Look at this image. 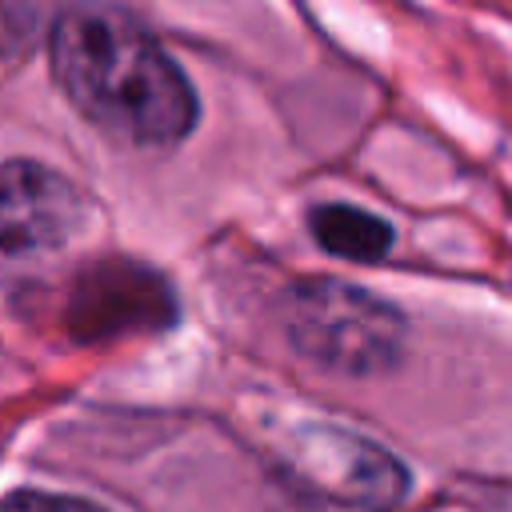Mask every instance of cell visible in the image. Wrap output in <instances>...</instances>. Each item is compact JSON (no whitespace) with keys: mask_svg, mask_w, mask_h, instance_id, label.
I'll list each match as a JSON object with an SVG mask.
<instances>
[{"mask_svg":"<svg viewBox=\"0 0 512 512\" xmlns=\"http://www.w3.org/2000/svg\"><path fill=\"white\" fill-rule=\"evenodd\" d=\"M0 512H104L80 496H60V492H36V488H20L4 500Z\"/></svg>","mask_w":512,"mask_h":512,"instance_id":"8992f818","label":"cell"},{"mask_svg":"<svg viewBox=\"0 0 512 512\" xmlns=\"http://www.w3.org/2000/svg\"><path fill=\"white\" fill-rule=\"evenodd\" d=\"M312 236L344 260H380L392 248V224L352 208V204H320L312 216Z\"/></svg>","mask_w":512,"mask_h":512,"instance_id":"5b68a950","label":"cell"},{"mask_svg":"<svg viewBox=\"0 0 512 512\" xmlns=\"http://www.w3.org/2000/svg\"><path fill=\"white\" fill-rule=\"evenodd\" d=\"M48 68L64 100L120 144L176 148L196 128L192 80L124 8L68 4L48 28Z\"/></svg>","mask_w":512,"mask_h":512,"instance_id":"6da1fadb","label":"cell"},{"mask_svg":"<svg viewBox=\"0 0 512 512\" xmlns=\"http://www.w3.org/2000/svg\"><path fill=\"white\" fill-rule=\"evenodd\" d=\"M288 464L308 488L348 508L388 512L408 496L404 464L388 448L348 428H332V424L296 428L288 436Z\"/></svg>","mask_w":512,"mask_h":512,"instance_id":"3957f363","label":"cell"},{"mask_svg":"<svg viewBox=\"0 0 512 512\" xmlns=\"http://www.w3.org/2000/svg\"><path fill=\"white\" fill-rule=\"evenodd\" d=\"M88 204L84 196L52 168L36 160H8L4 164V256L24 260V256H44L64 248L72 236L84 232Z\"/></svg>","mask_w":512,"mask_h":512,"instance_id":"277c9868","label":"cell"},{"mask_svg":"<svg viewBox=\"0 0 512 512\" xmlns=\"http://www.w3.org/2000/svg\"><path fill=\"white\" fill-rule=\"evenodd\" d=\"M284 316L296 352L344 376H376L392 368L404 344L400 312L344 280L296 284Z\"/></svg>","mask_w":512,"mask_h":512,"instance_id":"7a4b0ae2","label":"cell"}]
</instances>
